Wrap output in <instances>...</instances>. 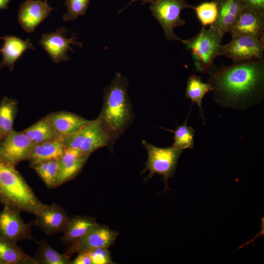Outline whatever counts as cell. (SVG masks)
I'll return each mask as SVG.
<instances>
[{
	"label": "cell",
	"mask_w": 264,
	"mask_h": 264,
	"mask_svg": "<svg viewBox=\"0 0 264 264\" xmlns=\"http://www.w3.org/2000/svg\"><path fill=\"white\" fill-rule=\"evenodd\" d=\"M2 139L0 138V144L1 142L2 141Z\"/></svg>",
	"instance_id": "36"
},
{
	"label": "cell",
	"mask_w": 264,
	"mask_h": 264,
	"mask_svg": "<svg viewBox=\"0 0 264 264\" xmlns=\"http://www.w3.org/2000/svg\"><path fill=\"white\" fill-rule=\"evenodd\" d=\"M46 117L56 134L63 138L74 133L91 121L66 111L52 112Z\"/></svg>",
	"instance_id": "17"
},
{
	"label": "cell",
	"mask_w": 264,
	"mask_h": 264,
	"mask_svg": "<svg viewBox=\"0 0 264 264\" xmlns=\"http://www.w3.org/2000/svg\"><path fill=\"white\" fill-rule=\"evenodd\" d=\"M213 88L208 83H204L201 80L200 77L196 74L190 75L186 83L185 90L186 97L190 99L193 104L196 103L199 108L203 117L201 103L205 95L208 92L212 91Z\"/></svg>",
	"instance_id": "25"
},
{
	"label": "cell",
	"mask_w": 264,
	"mask_h": 264,
	"mask_svg": "<svg viewBox=\"0 0 264 264\" xmlns=\"http://www.w3.org/2000/svg\"><path fill=\"white\" fill-rule=\"evenodd\" d=\"M53 9L48 4L47 0H24L19 8V23L25 31L32 33Z\"/></svg>",
	"instance_id": "14"
},
{
	"label": "cell",
	"mask_w": 264,
	"mask_h": 264,
	"mask_svg": "<svg viewBox=\"0 0 264 264\" xmlns=\"http://www.w3.org/2000/svg\"><path fill=\"white\" fill-rule=\"evenodd\" d=\"M87 251L92 264H113L107 248H96Z\"/></svg>",
	"instance_id": "31"
},
{
	"label": "cell",
	"mask_w": 264,
	"mask_h": 264,
	"mask_svg": "<svg viewBox=\"0 0 264 264\" xmlns=\"http://www.w3.org/2000/svg\"><path fill=\"white\" fill-rule=\"evenodd\" d=\"M194 7L186 0H157L151 3L149 9L162 27L166 40L182 42V40L175 35L174 29L186 23L180 17L181 11L185 9H193Z\"/></svg>",
	"instance_id": "6"
},
{
	"label": "cell",
	"mask_w": 264,
	"mask_h": 264,
	"mask_svg": "<svg viewBox=\"0 0 264 264\" xmlns=\"http://www.w3.org/2000/svg\"><path fill=\"white\" fill-rule=\"evenodd\" d=\"M229 33L231 36L264 37V13L242 8Z\"/></svg>",
	"instance_id": "15"
},
{
	"label": "cell",
	"mask_w": 264,
	"mask_h": 264,
	"mask_svg": "<svg viewBox=\"0 0 264 264\" xmlns=\"http://www.w3.org/2000/svg\"><path fill=\"white\" fill-rule=\"evenodd\" d=\"M34 145L22 132L13 130L0 144V158L15 166L21 161L27 160Z\"/></svg>",
	"instance_id": "11"
},
{
	"label": "cell",
	"mask_w": 264,
	"mask_h": 264,
	"mask_svg": "<svg viewBox=\"0 0 264 264\" xmlns=\"http://www.w3.org/2000/svg\"><path fill=\"white\" fill-rule=\"evenodd\" d=\"M66 148L78 149L90 155L95 151L109 146V138L100 119L97 118L74 133L63 137Z\"/></svg>",
	"instance_id": "7"
},
{
	"label": "cell",
	"mask_w": 264,
	"mask_h": 264,
	"mask_svg": "<svg viewBox=\"0 0 264 264\" xmlns=\"http://www.w3.org/2000/svg\"><path fill=\"white\" fill-rule=\"evenodd\" d=\"M209 83L215 101L222 107L244 110L259 104L264 96V59L216 69Z\"/></svg>",
	"instance_id": "1"
},
{
	"label": "cell",
	"mask_w": 264,
	"mask_h": 264,
	"mask_svg": "<svg viewBox=\"0 0 264 264\" xmlns=\"http://www.w3.org/2000/svg\"><path fill=\"white\" fill-rule=\"evenodd\" d=\"M65 148L63 138L61 137L35 144L27 160L31 166L44 161L59 160L63 154Z\"/></svg>",
	"instance_id": "19"
},
{
	"label": "cell",
	"mask_w": 264,
	"mask_h": 264,
	"mask_svg": "<svg viewBox=\"0 0 264 264\" xmlns=\"http://www.w3.org/2000/svg\"><path fill=\"white\" fill-rule=\"evenodd\" d=\"M138 0H140L141 1V5L145 4L147 3H152L154 1H156L157 0H132L127 5H126L125 7H124L122 9L120 10L117 13H120L122 11H123L125 9H126L127 7L129 6H130L132 3L133 2H136Z\"/></svg>",
	"instance_id": "34"
},
{
	"label": "cell",
	"mask_w": 264,
	"mask_h": 264,
	"mask_svg": "<svg viewBox=\"0 0 264 264\" xmlns=\"http://www.w3.org/2000/svg\"><path fill=\"white\" fill-rule=\"evenodd\" d=\"M11 0H0V10L7 9L8 8V4Z\"/></svg>",
	"instance_id": "35"
},
{
	"label": "cell",
	"mask_w": 264,
	"mask_h": 264,
	"mask_svg": "<svg viewBox=\"0 0 264 264\" xmlns=\"http://www.w3.org/2000/svg\"><path fill=\"white\" fill-rule=\"evenodd\" d=\"M38 264L17 243L0 238V264Z\"/></svg>",
	"instance_id": "22"
},
{
	"label": "cell",
	"mask_w": 264,
	"mask_h": 264,
	"mask_svg": "<svg viewBox=\"0 0 264 264\" xmlns=\"http://www.w3.org/2000/svg\"><path fill=\"white\" fill-rule=\"evenodd\" d=\"M118 233L107 226L97 223L81 239L67 245L65 254L70 257L75 253L96 248L112 245Z\"/></svg>",
	"instance_id": "10"
},
{
	"label": "cell",
	"mask_w": 264,
	"mask_h": 264,
	"mask_svg": "<svg viewBox=\"0 0 264 264\" xmlns=\"http://www.w3.org/2000/svg\"><path fill=\"white\" fill-rule=\"evenodd\" d=\"M89 155L74 148H65L58 160L57 188L74 178L81 171Z\"/></svg>",
	"instance_id": "16"
},
{
	"label": "cell",
	"mask_w": 264,
	"mask_h": 264,
	"mask_svg": "<svg viewBox=\"0 0 264 264\" xmlns=\"http://www.w3.org/2000/svg\"><path fill=\"white\" fill-rule=\"evenodd\" d=\"M18 111V101L4 97L0 102V138L4 139L13 130L15 118Z\"/></svg>",
	"instance_id": "23"
},
{
	"label": "cell",
	"mask_w": 264,
	"mask_h": 264,
	"mask_svg": "<svg viewBox=\"0 0 264 264\" xmlns=\"http://www.w3.org/2000/svg\"><path fill=\"white\" fill-rule=\"evenodd\" d=\"M218 8V18L212 26L224 34L229 31L242 9L238 0H215Z\"/></svg>",
	"instance_id": "21"
},
{
	"label": "cell",
	"mask_w": 264,
	"mask_h": 264,
	"mask_svg": "<svg viewBox=\"0 0 264 264\" xmlns=\"http://www.w3.org/2000/svg\"><path fill=\"white\" fill-rule=\"evenodd\" d=\"M90 0H66L65 4L67 12L63 15L64 22L74 21L79 16L85 15L88 7Z\"/></svg>",
	"instance_id": "30"
},
{
	"label": "cell",
	"mask_w": 264,
	"mask_h": 264,
	"mask_svg": "<svg viewBox=\"0 0 264 264\" xmlns=\"http://www.w3.org/2000/svg\"><path fill=\"white\" fill-rule=\"evenodd\" d=\"M128 85V80L116 72L110 84L104 89L103 107L98 118L108 135L110 149L133 120Z\"/></svg>",
	"instance_id": "2"
},
{
	"label": "cell",
	"mask_w": 264,
	"mask_h": 264,
	"mask_svg": "<svg viewBox=\"0 0 264 264\" xmlns=\"http://www.w3.org/2000/svg\"><path fill=\"white\" fill-rule=\"evenodd\" d=\"M33 221L47 235L62 232L69 217L64 209L58 204H42L36 214Z\"/></svg>",
	"instance_id": "13"
},
{
	"label": "cell",
	"mask_w": 264,
	"mask_h": 264,
	"mask_svg": "<svg viewBox=\"0 0 264 264\" xmlns=\"http://www.w3.org/2000/svg\"><path fill=\"white\" fill-rule=\"evenodd\" d=\"M142 144L147 151L148 158L142 173L149 171L146 180L155 174L162 176L165 184L164 191L169 190L168 181L176 171L178 160L183 150L172 146L167 148L155 146L143 140Z\"/></svg>",
	"instance_id": "5"
},
{
	"label": "cell",
	"mask_w": 264,
	"mask_h": 264,
	"mask_svg": "<svg viewBox=\"0 0 264 264\" xmlns=\"http://www.w3.org/2000/svg\"><path fill=\"white\" fill-rule=\"evenodd\" d=\"M196 16L202 26L213 25L218 18V8L215 0L203 1L194 6Z\"/></svg>",
	"instance_id": "29"
},
{
	"label": "cell",
	"mask_w": 264,
	"mask_h": 264,
	"mask_svg": "<svg viewBox=\"0 0 264 264\" xmlns=\"http://www.w3.org/2000/svg\"><path fill=\"white\" fill-rule=\"evenodd\" d=\"M242 8H246L264 13V0H238Z\"/></svg>",
	"instance_id": "32"
},
{
	"label": "cell",
	"mask_w": 264,
	"mask_h": 264,
	"mask_svg": "<svg viewBox=\"0 0 264 264\" xmlns=\"http://www.w3.org/2000/svg\"><path fill=\"white\" fill-rule=\"evenodd\" d=\"M30 166L34 169L48 188H57L58 160L44 161Z\"/></svg>",
	"instance_id": "27"
},
{
	"label": "cell",
	"mask_w": 264,
	"mask_h": 264,
	"mask_svg": "<svg viewBox=\"0 0 264 264\" xmlns=\"http://www.w3.org/2000/svg\"><path fill=\"white\" fill-rule=\"evenodd\" d=\"M66 32L67 29L65 27L58 28L53 32L43 34L39 41L41 46L54 63L68 60L67 51H74L70 46V44H75L80 47L82 46V43L75 41L77 37L75 34L71 38H67Z\"/></svg>",
	"instance_id": "12"
},
{
	"label": "cell",
	"mask_w": 264,
	"mask_h": 264,
	"mask_svg": "<svg viewBox=\"0 0 264 264\" xmlns=\"http://www.w3.org/2000/svg\"><path fill=\"white\" fill-rule=\"evenodd\" d=\"M97 223L91 217L76 216L69 218L60 241L67 245L83 238Z\"/></svg>",
	"instance_id": "20"
},
{
	"label": "cell",
	"mask_w": 264,
	"mask_h": 264,
	"mask_svg": "<svg viewBox=\"0 0 264 264\" xmlns=\"http://www.w3.org/2000/svg\"><path fill=\"white\" fill-rule=\"evenodd\" d=\"M71 264H92V263L87 251H84L78 253Z\"/></svg>",
	"instance_id": "33"
},
{
	"label": "cell",
	"mask_w": 264,
	"mask_h": 264,
	"mask_svg": "<svg viewBox=\"0 0 264 264\" xmlns=\"http://www.w3.org/2000/svg\"><path fill=\"white\" fill-rule=\"evenodd\" d=\"M34 144L60 137L46 116L22 131Z\"/></svg>",
	"instance_id": "24"
},
{
	"label": "cell",
	"mask_w": 264,
	"mask_h": 264,
	"mask_svg": "<svg viewBox=\"0 0 264 264\" xmlns=\"http://www.w3.org/2000/svg\"><path fill=\"white\" fill-rule=\"evenodd\" d=\"M224 34L217 27H205L194 37L183 40L187 50L191 54L197 70L202 74L210 72L213 63L219 56Z\"/></svg>",
	"instance_id": "4"
},
{
	"label": "cell",
	"mask_w": 264,
	"mask_h": 264,
	"mask_svg": "<svg viewBox=\"0 0 264 264\" xmlns=\"http://www.w3.org/2000/svg\"><path fill=\"white\" fill-rule=\"evenodd\" d=\"M0 203L34 215L43 204L15 166L0 158Z\"/></svg>",
	"instance_id": "3"
},
{
	"label": "cell",
	"mask_w": 264,
	"mask_h": 264,
	"mask_svg": "<svg viewBox=\"0 0 264 264\" xmlns=\"http://www.w3.org/2000/svg\"><path fill=\"white\" fill-rule=\"evenodd\" d=\"M264 37L232 36L231 40L221 45L219 56H224L233 62L264 59Z\"/></svg>",
	"instance_id": "8"
},
{
	"label": "cell",
	"mask_w": 264,
	"mask_h": 264,
	"mask_svg": "<svg viewBox=\"0 0 264 264\" xmlns=\"http://www.w3.org/2000/svg\"><path fill=\"white\" fill-rule=\"evenodd\" d=\"M187 117L182 125L177 126L175 130H166L174 133L173 146L182 150L192 149L194 146V129L187 124Z\"/></svg>",
	"instance_id": "28"
},
{
	"label": "cell",
	"mask_w": 264,
	"mask_h": 264,
	"mask_svg": "<svg viewBox=\"0 0 264 264\" xmlns=\"http://www.w3.org/2000/svg\"><path fill=\"white\" fill-rule=\"evenodd\" d=\"M37 243L38 247L34 258L38 264H71L69 257L59 253L46 240Z\"/></svg>",
	"instance_id": "26"
},
{
	"label": "cell",
	"mask_w": 264,
	"mask_h": 264,
	"mask_svg": "<svg viewBox=\"0 0 264 264\" xmlns=\"http://www.w3.org/2000/svg\"><path fill=\"white\" fill-rule=\"evenodd\" d=\"M0 39L3 41V46L0 48V53L2 55L0 67L6 66L10 71L13 70L15 63L25 50L35 49L29 39L23 40L16 36L6 35L0 37Z\"/></svg>",
	"instance_id": "18"
},
{
	"label": "cell",
	"mask_w": 264,
	"mask_h": 264,
	"mask_svg": "<svg viewBox=\"0 0 264 264\" xmlns=\"http://www.w3.org/2000/svg\"><path fill=\"white\" fill-rule=\"evenodd\" d=\"M20 213L6 206L0 211V238L15 243L33 240L31 227L34 223H25Z\"/></svg>",
	"instance_id": "9"
}]
</instances>
